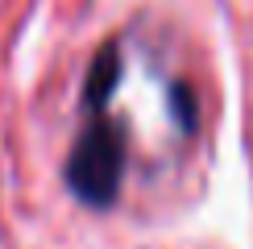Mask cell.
<instances>
[{"label":"cell","mask_w":253,"mask_h":249,"mask_svg":"<svg viewBox=\"0 0 253 249\" xmlns=\"http://www.w3.org/2000/svg\"><path fill=\"white\" fill-rule=\"evenodd\" d=\"M170 104H174V117L183 121V129H195V104H191V91L178 83V87H170Z\"/></svg>","instance_id":"cell-3"},{"label":"cell","mask_w":253,"mask_h":249,"mask_svg":"<svg viewBox=\"0 0 253 249\" xmlns=\"http://www.w3.org/2000/svg\"><path fill=\"white\" fill-rule=\"evenodd\" d=\"M125 158H129L125 124L104 112H91V121L83 124V133L67 154V187L87 208H112L121 195Z\"/></svg>","instance_id":"cell-1"},{"label":"cell","mask_w":253,"mask_h":249,"mask_svg":"<svg viewBox=\"0 0 253 249\" xmlns=\"http://www.w3.org/2000/svg\"><path fill=\"white\" fill-rule=\"evenodd\" d=\"M121 42L108 38L104 46L96 50V58H91L87 67V83H83V104H87V112H104V104L112 100V91H117L121 83Z\"/></svg>","instance_id":"cell-2"}]
</instances>
